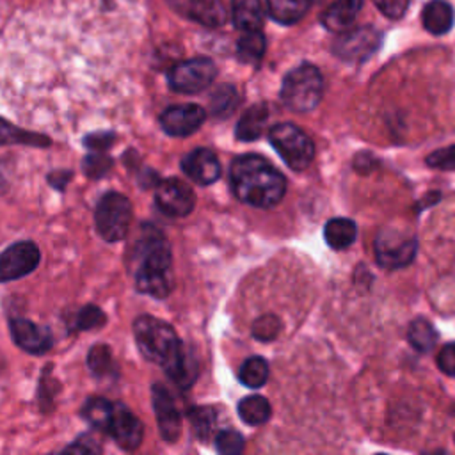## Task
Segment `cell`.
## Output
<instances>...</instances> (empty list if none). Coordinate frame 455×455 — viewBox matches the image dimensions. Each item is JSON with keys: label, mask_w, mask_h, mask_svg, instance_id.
Returning <instances> with one entry per match:
<instances>
[{"label": "cell", "mask_w": 455, "mask_h": 455, "mask_svg": "<svg viewBox=\"0 0 455 455\" xmlns=\"http://www.w3.org/2000/svg\"><path fill=\"white\" fill-rule=\"evenodd\" d=\"M229 181L233 194L256 208L275 206L286 192L284 176L259 155H242L231 164Z\"/></svg>", "instance_id": "obj_1"}, {"label": "cell", "mask_w": 455, "mask_h": 455, "mask_svg": "<svg viewBox=\"0 0 455 455\" xmlns=\"http://www.w3.org/2000/svg\"><path fill=\"white\" fill-rule=\"evenodd\" d=\"M133 336L140 354L165 368L181 350L183 343L178 339L174 329L151 315H140L133 322Z\"/></svg>", "instance_id": "obj_2"}, {"label": "cell", "mask_w": 455, "mask_h": 455, "mask_svg": "<svg viewBox=\"0 0 455 455\" xmlns=\"http://www.w3.org/2000/svg\"><path fill=\"white\" fill-rule=\"evenodd\" d=\"M323 94V78L316 66L300 64L283 80L281 100L293 112L313 110Z\"/></svg>", "instance_id": "obj_3"}, {"label": "cell", "mask_w": 455, "mask_h": 455, "mask_svg": "<svg viewBox=\"0 0 455 455\" xmlns=\"http://www.w3.org/2000/svg\"><path fill=\"white\" fill-rule=\"evenodd\" d=\"M268 140L284 164L293 171H304L313 162V140L304 130L291 123L274 124L268 132Z\"/></svg>", "instance_id": "obj_4"}, {"label": "cell", "mask_w": 455, "mask_h": 455, "mask_svg": "<svg viewBox=\"0 0 455 455\" xmlns=\"http://www.w3.org/2000/svg\"><path fill=\"white\" fill-rule=\"evenodd\" d=\"M132 203L119 192L105 194L96 206V229L107 242H117L128 235L132 224Z\"/></svg>", "instance_id": "obj_5"}, {"label": "cell", "mask_w": 455, "mask_h": 455, "mask_svg": "<svg viewBox=\"0 0 455 455\" xmlns=\"http://www.w3.org/2000/svg\"><path fill=\"white\" fill-rule=\"evenodd\" d=\"M375 259L382 268L396 270L411 265L416 258L418 240L414 235L403 233L400 229L384 228L377 233L373 240Z\"/></svg>", "instance_id": "obj_6"}, {"label": "cell", "mask_w": 455, "mask_h": 455, "mask_svg": "<svg viewBox=\"0 0 455 455\" xmlns=\"http://www.w3.org/2000/svg\"><path fill=\"white\" fill-rule=\"evenodd\" d=\"M217 76L213 60L196 57L174 64L167 73V82L172 91L181 94H194L206 89Z\"/></svg>", "instance_id": "obj_7"}, {"label": "cell", "mask_w": 455, "mask_h": 455, "mask_svg": "<svg viewBox=\"0 0 455 455\" xmlns=\"http://www.w3.org/2000/svg\"><path fill=\"white\" fill-rule=\"evenodd\" d=\"M382 43V34L373 27H359L336 39L332 52L348 62H361L373 55Z\"/></svg>", "instance_id": "obj_8"}, {"label": "cell", "mask_w": 455, "mask_h": 455, "mask_svg": "<svg viewBox=\"0 0 455 455\" xmlns=\"http://www.w3.org/2000/svg\"><path fill=\"white\" fill-rule=\"evenodd\" d=\"M155 201L160 212H164L165 215L185 217L194 210L196 196L185 181L178 178H169L158 183L155 192Z\"/></svg>", "instance_id": "obj_9"}, {"label": "cell", "mask_w": 455, "mask_h": 455, "mask_svg": "<svg viewBox=\"0 0 455 455\" xmlns=\"http://www.w3.org/2000/svg\"><path fill=\"white\" fill-rule=\"evenodd\" d=\"M39 263V249L34 242H18L0 254V283L30 274Z\"/></svg>", "instance_id": "obj_10"}, {"label": "cell", "mask_w": 455, "mask_h": 455, "mask_svg": "<svg viewBox=\"0 0 455 455\" xmlns=\"http://www.w3.org/2000/svg\"><path fill=\"white\" fill-rule=\"evenodd\" d=\"M206 119L203 107L194 103L171 105L160 114V126L172 137H187L194 133Z\"/></svg>", "instance_id": "obj_11"}, {"label": "cell", "mask_w": 455, "mask_h": 455, "mask_svg": "<svg viewBox=\"0 0 455 455\" xmlns=\"http://www.w3.org/2000/svg\"><path fill=\"white\" fill-rule=\"evenodd\" d=\"M108 434L117 443V446H121L126 451H132L139 448L142 443L144 425L124 403H116Z\"/></svg>", "instance_id": "obj_12"}, {"label": "cell", "mask_w": 455, "mask_h": 455, "mask_svg": "<svg viewBox=\"0 0 455 455\" xmlns=\"http://www.w3.org/2000/svg\"><path fill=\"white\" fill-rule=\"evenodd\" d=\"M151 398H153L160 435L165 441L174 443L181 434V416H180V411L176 409L174 398L162 384H153Z\"/></svg>", "instance_id": "obj_13"}, {"label": "cell", "mask_w": 455, "mask_h": 455, "mask_svg": "<svg viewBox=\"0 0 455 455\" xmlns=\"http://www.w3.org/2000/svg\"><path fill=\"white\" fill-rule=\"evenodd\" d=\"M11 334L14 343L30 354H44L52 347L50 329L37 325L27 318L11 320Z\"/></svg>", "instance_id": "obj_14"}, {"label": "cell", "mask_w": 455, "mask_h": 455, "mask_svg": "<svg viewBox=\"0 0 455 455\" xmlns=\"http://www.w3.org/2000/svg\"><path fill=\"white\" fill-rule=\"evenodd\" d=\"M183 172L199 185H210L220 176V162L212 149L197 148L181 160Z\"/></svg>", "instance_id": "obj_15"}, {"label": "cell", "mask_w": 455, "mask_h": 455, "mask_svg": "<svg viewBox=\"0 0 455 455\" xmlns=\"http://www.w3.org/2000/svg\"><path fill=\"white\" fill-rule=\"evenodd\" d=\"M361 7L363 0H336L320 14V21L332 32H345L354 23Z\"/></svg>", "instance_id": "obj_16"}, {"label": "cell", "mask_w": 455, "mask_h": 455, "mask_svg": "<svg viewBox=\"0 0 455 455\" xmlns=\"http://www.w3.org/2000/svg\"><path fill=\"white\" fill-rule=\"evenodd\" d=\"M164 370H165L167 377L178 387L187 389L196 382V377L199 371V363H197L194 352L183 345L181 350L178 352V355Z\"/></svg>", "instance_id": "obj_17"}, {"label": "cell", "mask_w": 455, "mask_h": 455, "mask_svg": "<svg viewBox=\"0 0 455 455\" xmlns=\"http://www.w3.org/2000/svg\"><path fill=\"white\" fill-rule=\"evenodd\" d=\"M421 23L430 34H446L453 25L451 5L444 0H430L421 11Z\"/></svg>", "instance_id": "obj_18"}, {"label": "cell", "mask_w": 455, "mask_h": 455, "mask_svg": "<svg viewBox=\"0 0 455 455\" xmlns=\"http://www.w3.org/2000/svg\"><path fill=\"white\" fill-rule=\"evenodd\" d=\"M323 238L334 251L350 247L357 238V226L354 220L345 217H334L323 226Z\"/></svg>", "instance_id": "obj_19"}, {"label": "cell", "mask_w": 455, "mask_h": 455, "mask_svg": "<svg viewBox=\"0 0 455 455\" xmlns=\"http://www.w3.org/2000/svg\"><path fill=\"white\" fill-rule=\"evenodd\" d=\"M135 286L142 293H148V295L156 297V299H164L174 288L172 270L171 272L135 270Z\"/></svg>", "instance_id": "obj_20"}, {"label": "cell", "mask_w": 455, "mask_h": 455, "mask_svg": "<svg viewBox=\"0 0 455 455\" xmlns=\"http://www.w3.org/2000/svg\"><path fill=\"white\" fill-rule=\"evenodd\" d=\"M233 25L243 32L259 30L263 25V9L259 0H233L231 4Z\"/></svg>", "instance_id": "obj_21"}, {"label": "cell", "mask_w": 455, "mask_h": 455, "mask_svg": "<svg viewBox=\"0 0 455 455\" xmlns=\"http://www.w3.org/2000/svg\"><path fill=\"white\" fill-rule=\"evenodd\" d=\"M268 117V107L265 103H254L249 107L236 123L235 135L238 140H254L261 135L265 121Z\"/></svg>", "instance_id": "obj_22"}, {"label": "cell", "mask_w": 455, "mask_h": 455, "mask_svg": "<svg viewBox=\"0 0 455 455\" xmlns=\"http://www.w3.org/2000/svg\"><path fill=\"white\" fill-rule=\"evenodd\" d=\"M188 14L194 21L208 28H217L224 25L228 20V12L222 0H192Z\"/></svg>", "instance_id": "obj_23"}, {"label": "cell", "mask_w": 455, "mask_h": 455, "mask_svg": "<svg viewBox=\"0 0 455 455\" xmlns=\"http://www.w3.org/2000/svg\"><path fill=\"white\" fill-rule=\"evenodd\" d=\"M311 0H267V9L272 20L281 25L297 23L309 9Z\"/></svg>", "instance_id": "obj_24"}, {"label": "cell", "mask_w": 455, "mask_h": 455, "mask_svg": "<svg viewBox=\"0 0 455 455\" xmlns=\"http://www.w3.org/2000/svg\"><path fill=\"white\" fill-rule=\"evenodd\" d=\"M112 412H114V405L101 396H92L85 400L82 407V418L89 425H92L96 430H103V432H108Z\"/></svg>", "instance_id": "obj_25"}, {"label": "cell", "mask_w": 455, "mask_h": 455, "mask_svg": "<svg viewBox=\"0 0 455 455\" xmlns=\"http://www.w3.org/2000/svg\"><path fill=\"white\" fill-rule=\"evenodd\" d=\"M407 341L411 343L412 348H416L421 354L430 352L437 343V331L428 320L416 318L409 323Z\"/></svg>", "instance_id": "obj_26"}, {"label": "cell", "mask_w": 455, "mask_h": 455, "mask_svg": "<svg viewBox=\"0 0 455 455\" xmlns=\"http://www.w3.org/2000/svg\"><path fill=\"white\" fill-rule=\"evenodd\" d=\"M2 144H28V146L46 148L52 142L44 135L32 133V132H27V130H20L12 123L0 117V146Z\"/></svg>", "instance_id": "obj_27"}, {"label": "cell", "mask_w": 455, "mask_h": 455, "mask_svg": "<svg viewBox=\"0 0 455 455\" xmlns=\"http://www.w3.org/2000/svg\"><path fill=\"white\" fill-rule=\"evenodd\" d=\"M270 403L265 396L251 395L240 400L238 403V414L247 425H261L270 418Z\"/></svg>", "instance_id": "obj_28"}, {"label": "cell", "mask_w": 455, "mask_h": 455, "mask_svg": "<svg viewBox=\"0 0 455 455\" xmlns=\"http://www.w3.org/2000/svg\"><path fill=\"white\" fill-rule=\"evenodd\" d=\"M238 91L231 84H222L217 87L210 100V112L215 117H229L238 107Z\"/></svg>", "instance_id": "obj_29"}, {"label": "cell", "mask_w": 455, "mask_h": 455, "mask_svg": "<svg viewBox=\"0 0 455 455\" xmlns=\"http://www.w3.org/2000/svg\"><path fill=\"white\" fill-rule=\"evenodd\" d=\"M267 43L261 30L243 32L236 44V55L242 62H258L265 53Z\"/></svg>", "instance_id": "obj_30"}, {"label": "cell", "mask_w": 455, "mask_h": 455, "mask_svg": "<svg viewBox=\"0 0 455 455\" xmlns=\"http://www.w3.org/2000/svg\"><path fill=\"white\" fill-rule=\"evenodd\" d=\"M238 377H240V382L247 387H252V389H258L261 387L267 379H268V363L259 357V355H254V357H249L245 359V363L242 364L240 371H238Z\"/></svg>", "instance_id": "obj_31"}, {"label": "cell", "mask_w": 455, "mask_h": 455, "mask_svg": "<svg viewBox=\"0 0 455 455\" xmlns=\"http://www.w3.org/2000/svg\"><path fill=\"white\" fill-rule=\"evenodd\" d=\"M87 364H89V370L98 377H112L117 373V366H116V361L112 357V352L107 345H94L91 350H89V355H87Z\"/></svg>", "instance_id": "obj_32"}, {"label": "cell", "mask_w": 455, "mask_h": 455, "mask_svg": "<svg viewBox=\"0 0 455 455\" xmlns=\"http://www.w3.org/2000/svg\"><path fill=\"white\" fill-rule=\"evenodd\" d=\"M188 419H190V427H192L194 434L201 441H208V437L213 430V425H215V411L212 407L196 405V407L188 409Z\"/></svg>", "instance_id": "obj_33"}, {"label": "cell", "mask_w": 455, "mask_h": 455, "mask_svg": "<svg viewBox=\"0 0 455 455\" xmlns=\"http://www.w3.org/2000/svg\"><path fill=\"white\" fill-rule=\"evenodd\" d=\"M105 322H107L105 313H103L98 306L87 304V306H84V307L76 313L73 331H94V329L103 327Z\"/></svg>", "instance_id": "obj_34"}, {"label": "cell", "mask_w": 455, "mask_h": 455, "mask_svg": "<svg viewBox=\"0 0 455 455\" xmlns=\"http://www.w3.org/2000/svg\"><path fill=\"white\" fill-rule=\"evenodd\" d=\"M219 455H242L245 441L236 430H220L215 437Z\"/></svg>", "instance_id": "obj_35"}, {"label": "cell", "mask_w": 455, "mask_h": 455, "mask_svg": "<svg viewBox=\"0 0 455 455\" xmlns=\"http://www.w3.org/2000/svg\"><path fill=\"white\" fill-rule=\"evenodd\" d=\"M281 331V320L275 315H263L252 323V336L259 341H272Z\"/></svg>", "instance_id": "obj_36"}, {"label": "cell", "mask_w": 455, "mask_h": 455, "mask_svg": "<svg viewBox=\"0 0 455 455\" xmlns=\"http://www.w3.org/2000/svg\"><path fill=\"white\" fill-rule=\"evenodd\" d=\"M110 167L112 158L107 156L103 151H94L84 158V172L92 180L105 176L110 171Z\"/></svg>", "instance_id": "obj_37"}, {"label": "cell", "mask_w": 455, "mask_h": 455, "mask_svg": "<svg viewBox=\"0 0 455 455\" xmlns=\"http://www.w3.org/2000/svg\"><path fill=\"white\" fill-rule=\"evenodd\" d=\"M427 165L441 171H455V144L432 151L427 156Z\"/></svg>", "instance_id": "obj_38"}, {"label": "cell", "mask_w": 455, "mask_h": 455, "mask_svg": "<svg viewBox=\"0 0 455 455\" xmlns=\"http://www.w3.org/2000/svg\"><path fill=\"white\" fill-rule=\"evenodd\" d=\"M60 455H101L100 443L91 435H82L71 443Z\"/></svg>", "instance_id": "obj_39"}, {"label": "cell", "mask_w": 455, "mask_h": 455, "mask_svg": "<svg viewBox=\"0 0 455 455\" xmlns=\"http://www.w3.org/2000/svg\"><path fill=\"white\" fill-rule=\"evenodd\" d=\"M437 366L443 373L455 377V341L446 343L441 347V350L437 352Z\"/></svg>", "instance_id": "obj_40"}, {"label": "cell", "mask_w": 455, "mask_h": 455, "mask_svg": "<svg viewBox=\"0 0 455 455\" xmlns=\"http://www.w3.org/2000/svg\"><path fill=\"white\" fill-rule=\"evenodd\" d=\"M375 7L387 18H402L409 7V0H373Z\"/></svg>", "instance_id": "obj_41"}, {"label": "cell", "mask_w": 455, "mask_h": 455, "mask_svg": "<svg viewBox=\"0 0 455 455\" xmlns=\"http://www.w3.org/2000/svg\"><path fill=\"white\" fill-rule=\"evenodd\" d=\"M114 140H116V135L112 132H94L85 135L84 144L92 151H105L114 144Z\"/></svg>", "instance_id": "obj_42"}, {"label": "cell", "mask_w": 455, "mask_h": 455, "mask_svg": "<svg viewBox=\"0 0 455 455\" xmlns=\"http://www.w3.org/2000/svg\"><path fill=\"white\" fill-rule=\"evenodd\" d=\"M71 172L69 171H55L52 174H48V183L59 190H62L66 187V183L69 181Z\"/></svg>", "instance_id": "obj_43"}, {"label": "cell", "mask_w": 455, "mask_h": 455, "mask_svg": "<svg viewBox=\"0 0 455 455\" xmlns=\"http://www.w3.org/2000/svg\"><path fill=\"white\" fill-rule=\"evenodd\" d=\"M421 455H448L444 450H434V451H427V453H421Z\"/></svg>", "instance_id": "obj_44"}, {"label": "cell", "mask_w": 455, "mask_h": 455, "mask_svg": "<svg viewBox=\"0 0 455 455\" xmlns=\"http://www.w3.org/2000/svg\"><path fill=\"white\" fill-rule=\"evenodd\" d=\"M375 455H387V453H375Z\"/></svg>", "instance_id": "obj_45"}]
</instances>
